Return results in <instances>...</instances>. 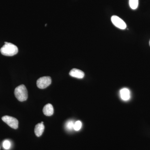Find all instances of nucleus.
Segmentation results:
<instances>
[{"label":"nucleus","instance_id":"1","mask_svg":"<svg viewBox=\"0 0 150 150\" xmlns=\"http://www.w3.org/2000/svg\"><path fill=\"white\" fill-rule=\"evenodd\" d=\"M1 53L4 56H12L18 53V48L12 43L5 42V45L1 48Z\"/></svg>","mask_w":150,"mask_h":150},{"label":"nucleus","instance_id":"2","mask_svg":"<svg viewBox=\"0 0 150 150\" xmlns=\"http://www.w3.org/2000/svg\"><path fill=\"white\" fill-rule=\"evenodd\" d=\"M14 94L17 99L20 101H25L27 99L28 94L26 87L21 85L17 87L15 89Z\"/></svg>","mask_w":150,"mask_h":150},{"label":"nucleus","instance_id":"3","mask_svg":"<svg viewBox=\"0 0 150 150\" xmlns=\"http://www.w3.org/2000/svg\"><path fill=\"white\" fill-rule=\"evenodd\" d=\"M3 121L6 123L11 128L16 129L18 128V121L16 118L11 116L5 115L2 118Z\"/></svg>","mask_w":150,"mask_h":150},{"label":"nucleus","instance_id":"4","mask_svg":"<svg viewBox=\"0 0 150 150\" xmlns=\"http://www.w3.org/2000/svg\"><path fill=\"white\" fill-rule=\"evenodd\" d=\"M51 83V79L49 76H43L39 78L36 84L38 87L40 89L46 88Z\"/></svg>","mask_w":150,"mask_h":150},{"label":"nucleus","instance_id":"5","mask_svg":"<svg viewBox=\"0 0 150 150\" xmlns=\"http://www.w3.org/2000/svg\"><path fill=\"white\" fill-rule=\"evenodd\" d=\"M111 21L113 24L121 29H125L126 28V25L125 22L122 19L116 16H113L111 17Z\"/></svg>","mask_w":150,"mask_h":150},{"label":"nucleus","instance_id":"6","mask_svg":"<svg viewBox=\"0 0 150 150\" xmlns=\"http://www.w3.org/2000/svg\"><path fill=\"white\" fill-rule=\"evenodd\" d=\"M69 75L73 77L79 79H83L84 76V73L83 71L76 69H72L70 72Z\"/></svg>","mask_w":150,"mask_h":150},{"label":"nucleus","instance_id":"7","mask_svg":"<svg viewBox=\"0 0 150 150\" xmlns=\"http://www.w3.org/2000/svg\"><path fill=\"white\" fill-rule=\"evenodd\" d=\"M43 111L44 115L50 116L53 115L54 112L53 105L50 103H48L43 108Z\"/></svg>","mask_w":150,"mask_h":150},{"label":"nucleus","instance_id":"8","mask_svg":"<svg viewBox=\"0 0 150 150\" xmlns=\"http://www.w3.org/2000/svg\"><path fill=\"white\" fill-rule=\"evenodd\" d=\"M44 127L43 123H39L37 124L35 126L34 132L35 135L38 137H40L43 134L44 131Z\"/></svg>","mask_w":150,"mask_h":150},{"label":"nucleus","instance_id":"9","mask_svg":"<svg viewBox=\"0 0 150 150\" xmlns=\"http://www.w3.org/2000/svg\"><path fill=\"white\" fill-rule=\"evenodd\" d=\"M120 96L124 100H129L130 98V91L127 88H123L120 91Z\"/></svg>","mask_w":150,"mask_h":150},{"label":"nucleus","instance_id":"10","mask_svg":"<svg viewBox=\"0 0 150 150\" xmlns=\"http://www.w3.org/2000/svg\"><path fill=\"white\" fill-rule=\"evenodd\" d=\"M129 5L132 9H136L139 5V0H129Z\"/></svg>","mask_w":150,"mask_h":150},{"label":"nucleus","instance_id":"11","mask_svg":"<svg viewBox=\"0 0 150 150\" xmlns=\"http://www.w3.org/2000/svg\"><path fill=\"white\" fill-rule=\"evenodd\" d=\"M74 121L70 120L67 121V123H66L65 127H66V129L69 131H72L73 129H74Z\"/></svg>","mask_w":150,"mask_h":150},{"label":"nucleus","instance_id":"12","mask_svg":"<svg viewBox=\"0 0 150 150\" xmlns=\"http://www.w3.org/2000/svg\"><path fill=\"white\" fill-rule=\"evenodd\" d=\"M82 126V123L81 121H76L74 125V130L75 131H78L80 130Z\"/></svg>","mask_w":150,"mask_h":150},{"label":"nucleus","instance_id":"13","mask_svg":"<svg viewBox=\"0 0 150 150\" xmlns=\"http://www.w3.org/2000/svg\"><path fill=\"white\" fill-rule=\"evenodd\" d=\"M11 144L10 142L8 140H5L3 143V147L6 150H8L11 147Z\"/></svg>","mask_w":150,"mask_h":150},{"label":"nucleus","instance_id":"14","mask_svg":"<svg viewBox=\"0 0 150 150\" xmlns=\"http://www.w3.org/2000/svg\"><path fill=\"white\" fill-rule=\"evenodd\" d=\"M41 123H43V122H41Z\"/></svg>","mask_w":150,"mask_h":150},{"label":"nucleus","instance_id":"15","mask_svg":"<svg viewBox=\"0 0 150 150\" xmlns=\"http://www.w3.org/2000/svg\"><path fill=\"white\" fill-rule=\"evenodd\" d=\"M149 45H150V41H149Z\"/></svg>","mask_w":150,"mask_h":150}]
</instances>
